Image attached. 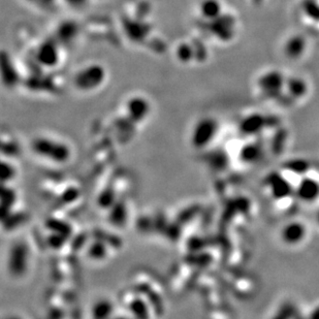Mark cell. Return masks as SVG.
<instances>
[{
  "mask_svg": "<svg viewBox=\"0 0 319 319\" xmlns=\"http://www.w3.org/2000/svg\"><path fill=\"white\" fill-rule=\"evenodd\" d=\"M106 71L98 64H91L79 70L74 78V85L82 91H91L98 88L105 81Z\"/></svg>",
  "mask_w": 319,
  "mask_h": 319,
  "instance_id": "1",
  "label": "cell"
},
{
  "mask_svg": "<svg viewBox=\"0 0 319 319\" xmlns=\"http://www.w3.org/2000/svg\"><path fill=\"white\" fill-rule=\"evenodd\" d=\"M32 149L41 156L51 159L54 162L63 163L69 157V150L64 144L49 138V137H37L32 143Z\"/></svg>",
  "mask_w": 319,
  "mask_h": 319,
  "instance_id": "2",
  "label": "cell"
},
{
  "mask_svg": "<svg viewBox=\"0 0 319 319\" xmlns=\"http://www.w3.org/2000/svg\"><path fill=\"white\" fill-rule=\"evenodd\" d=\"M216 133V123L214 120L205 118L198 121L192 132V144L196 148L208 145Z\"/></svg>",
  "mask_w": 319,
  "mask_h": 319,
  "instance_id": "3",
  "label": "cell"
},
{
  "mask_svg": "<svg viewBox=\"0 0 319 319\" xmlns=\"http://www.w3.org/2000/svg\"><path fill=\"white\" fill-rule=\"evenodd\" d=\"M36 58L41 65L47 67L55 66L59 61V50L57 46L52 42L44 43L39 46L37 50Z\"/></svg>",
  "mask_w": 319,
  "mask_h": 319,
  "instance_id": "4",
  "label": "cell"
},
{
  "mask_svg": "<svg viewBox=\"0 0 319 319\" xmlns=\"http://www.w3.org/2000/svg\"><path fill=\"white\" fill-rule=\"evenodd\" d=\"M149 104L142 97H133L127 104L128 115L134 121H142L149 113Z\"/></svg>",
  "mask_w": 319,
  "mask_h": 319,
  "instance_id": "5",
  "label": "cell"
},
{
  "mask_svg": "<svg viewBox=\"0 0 319 319\" xmlns=\"http://www.w3.org/2000/svg\"><path fill=\"white\" fill-rule=\"evenodd\" d=\"M304 235V228L300 224H290L288 225L283 232L284 240L288 243L298 242Z\"/></svg>",
  "mask_w": 319,
  "mask_h": 319,
  "instance_id": "6",
  "label": "cell"
},
{
  "mask_svg": "<svg viewBox=\"0 0 319 319\" xmlns=\"http://www.w3.org/2000/svg\"><path fill=\"white\" fill-rule=\"evenodd\" d=\"M300 195L303 200H306V201H311V200H314L318 192H319V187L318 185L311 181V180H307V181H304L302 183V185L300 186Z\"/></svg>",
  "mask_w": 319,
  "mask_h": 319,
  "instance_id": "7",
  "label": "cell"
},
{
  "mask_svg": "<svg viewBox=\"0 0 319 319\" xmlns=\"http://www.w3.org/2000/svg\"><path fill=\"white\" fill-rule=\"evenodd\" d=\"M202 13L206 18H216L219 13V6L213 0H206L202 5Z\"/></svg>",
  "mask_w": 319,
  "mask_h": 319,
  "instance_id": "8",
  "label": "cell"
}]
</instances>
